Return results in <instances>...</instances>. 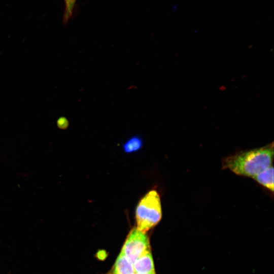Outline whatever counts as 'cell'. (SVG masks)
Wrapping results in <instances>:
<instances>
[{"label": "cell", "mask_w": 274, "mask_h": 274, "mask_svg": "<svg viewBox=\"0 0 274 274\" xmlns=\"http://www.w3.org/2000/svg\"><path fill=\"white\" fill-rule=\"evenodd\" d=\"M273 143L248 151H241L224 158L222 168L237 175L253 177L272 165Z\"/></svg>", "instance_id": "obj_1"}, {"label": "cell", "mask_w": 274, "mask_h": 274, "mask_svg": "<svg viewBox=\"0 0 274 274\" xmlns=\"http://www.w3.org/2000/svg\"><path fill=\"white\" fill-rule=\"evenodd\" d=\"M162 215L160 195L157 190H150L140 199L136 206V227L146 232L159 222Z\"/></svg>", "instance_id": "obj_2"}, {"label": "cell", "mask_w": 274, "mask_h": 274, "mask_svg": "<svg viewBox=\"0 0 274 274\" xmlns=\"http://www.w3.org/2000/svg\"><path fill=\"white\" fill-rule=\"evenodd\" d=\"M149 250V240L146 232L135 227L129 232L121 252L133 263L137 258Z\"/></svg>", "instance_id": "obj_3"}, {"label": "cell", "mask_w": 274, "mask_h": 274, "mask_svg": "<svg viewBox=\"0 0 274 274\" xmlns=\"http://www.w3.org/2000/svg\"><path fill=\"white\" fill-rule=\"evenodd\" d=\"M135 273L150 274L155 273L154 265L150 250L145 252L133 263Z\"/></svg>", "instance_id": "obj_4"}, {"label": "cell", "mask_w": 274, "mask_h": 274, "mask_svg": "<svg viewBox=\"0 0 274 274\" xmlns=\"http://www.w3.org/2000/svg\"><path fill=\"white\" fill-rule=\"evenodd\" d=\"M133 263L121 252L118 256L114 266L113 274H134Z\"/></svg>", "instance_id": "obj_5"}, {"label": "cell", "mask_w": 274, "mask_h": 274, "mask_svg": "<svg viewBox=\"0 0 274 274\" xmlns=\"http://www.w3.org/2000/svg\"><path fill=\"white\" fill-rule=\"evenodd\" d=\"M252 178L259 184L273 192V167L272 165Z\"/></svg>", "instance_id": "obj_6"}, {"label": "cell", "mask_w": 274, "mask_h": 274, "mask_svg": "<svg viewBox=\"0 0 274 274\" xmlns=\"http://www.w3.org/2000/svg\"><path fill=\"white\" fill-rule=\"evenodd\" d=\"M144 144L141 136L135 135L130 137L123 145V149L126 153H132L139 151Z\"/></svg>", "instance_id": "obj_7"}, {"label": "cell", "mask_w": 274, "mask_h": 274, "mask_svg": "<svg viewBox=\"0 0 274 274\" xmlns=\"http://www.w3.org/2000/svg\"><path fill=\"white\" fill-rule=\"evenodd\" d=\"M65 7L63 16V22L67 23L72 17L76 6L77 0H64Z\"/></svg>", "instance_id": "obj_8"}, {"label": "cell", "mask_w": 274, "mask_h": 274, "mask_svg": "<svg viewBox=\"0 0 274 274\" xmlns=\"http://www.w3.org/2000/svg\"><path fill=\"white\" fill-rule=\"evenodd\" d=\"M56 124L58 128L65 130L68 128L69 122L65 117H60L57 119Z\"/></svg>", "instance_id": "obj_9"}, {"label": "cell", "mask_w": 274, "mask_h": 274, "mask_svg": "<svg viewBox=\"0 0 274 274\" xmlns=\"http://www.w3.org/2000/svg\"><path fill=\"white\" fill-rule=\"evenodd\" d=\"M134 274H139V273H135ZM150 274H156V273H155H155H150Z\"/></svg>", "instance_id": "obj_10"}]
</instances>
